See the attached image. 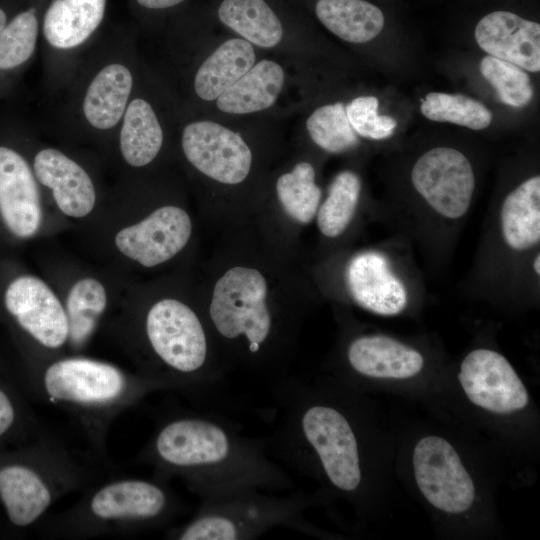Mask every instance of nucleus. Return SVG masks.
Returning a JSON list of instances; mask_svg holds the SVG:
<instances>
[{"mask_svg": "<svg viewBox=\"0 0 540 540\" xmlns=\"http://www.w3.org/2000/svg\"><path fill=\"white\" fill-rule=\"evenodd\" d=\"M159 474L179 476L200 501L252 490H296L287 472L270 457L265 437L244 435L215 413H179L157 427L145 454Z\"/></svg>", "mask_w": 540, "mask_h": 540, "instance_id": "f257e3e1", "label": "nucleus"}, {"mask_svg": "<svg viewBox=\"0 0 540 540\" xmlns=\"http://www.w3.org/2000/svg\"><path fill=\"white\" fill-rule=\"evenodd\" d=\"M151 350L165 369L164 384L212 400L225 382L223 372L210 361L205 328L196 313L181 301L156 302L145 319Z\"/></svg>", "mask_w": 540, "mask_h": 540, "instance_id": "f03ea898", "label": "nucleus"}, {"mask_svg": "<svg viewBox=\"0 0 540 540\" xmlns=\"http://www.w3.org/2000/svg\"><path fill=\"white\" fill-rule=\"evenodd\" d=\"M313 503V496L296 490H252L200 501L194 516L169 535L180 540H249L280 526L303 530L301 513Z\"/></svg>", "mask_w": 540, "mask_h": 540, "instance_id": "7ed1b4c3", "label": "nucleus"}, {"mask_svg": "<svg viewBox=\"0 0 540 540\" xmlns=\"http://www.w3.org/2000/svg\"><path fill=\"white\" fill-rule=\"evenodd\" d=\"M267 283L256 269L234 267L215 284L209 317L216 333L228 343L242 344L253 368H267L264 353L274 330L266 303Z\"/></svg>", "mask_w": 540, "mask_h": 540, "instance_id": "20e7f679", "label": "nucleus"}, {"mask_svg": "<svg viewBox=\"0 0 540 540\" xmlns=\"http://www.w3.org/2000/svg\"><path fill=\"white\" fill-rule=\"evenodd\" d=\"M43 388L53 401L99 410L163 387L149 379L133 382L109 363L75 357L49 365L43 374Z\"/></svg>", "mask_w": 540, "mask_h": 540, "instance_id": "39448f33", "label": "nucleus"}, {"mask_svg": "<svg viewBox=\"0 0 540 540\" xmlns=\"http://www.w3.org/2000/svg\"><path fill=\"white\" fill-rule=\"evenodd\" d=\"M412 463L417 486L433 507L451 514L471 507L475 499L473 480L446 439L435 435L420 439Z\"/></svg>", "mask_w": 540, "mask_h": 540, "instance_id": "423d86ee", "label": "nucleus"}, {"mask_svg": "<svg viewBox=\"0 0 540 540\" xmlns=\"http://www.w3.org/2000/svg\"><path fill=\"white\" fill-rule=\"evenodd\" d=\"M411 181L418 194L440 216L459 219L470 208L475 187L467 157L450 147H436L414 164Z\"/></svg>", "mask_w": 540, "mask_h": 540, "instance_id": "0eeeda50", "label": "nucleus"}, {"mask_svg": "<svg viewBox=\"0 0 540 540\" xmlns=\"http://www.w3.org/2000/svg\"><path fill=\"white\" fill-rule=\"evenodd\" d=\"M178 503L160 482L123 479L99 488L89 500V514L102 522H126L142 527L162 524L177 511Z\"/></svg>", "mask_w": 540, "mask_h": 540, "instance_id": "6e6552de", "label": "nucleus"}, {"mask_svg": "<svg viewBox=\"0 0 540 540\" xmlns=\"http://www.w3.org/2000/svg\"><path fill=\"white\" fill-rule=\"evenodd\" d=\"M458 380L474 405L497 414L523 409L528 391L509 361L490 349H475L463 359Z\"/></svg>", "mask_w": 540, "mask_h": 540, "instance_id": "1a4fd4ad", "label": "nucleus"}, {"mask_svg": "<svg viewBox=\"0 0 540 540\" xmlns=\"http://www.w3.org/2000/svg\"><path fill=\"white\" fill-rule=\"evenodd\" d=\"M182 148L201 173L224 184H238L249 174L252 153L240 134L208 120L189 123Z\"/></svg>", "mask_w": 540, "mask_h": 540, "instance_id": "9d476101", "label": "nucleus"}, {"mask_svg": "<svg viewBox=\"0 0 540 540\" xmlns=\"http://www.w3.org/2000/svg\"><path fill=\"white\" fill-rule=\"evenodd\" d=\"M7 311L39 344L56 349L68 340L66 311L49 286L34 276H20L4 295Z\"/></svg>", "mask_w": 540, "mask_h": 540, "instance_id": "9b49d317", "label": "nucleus"}, {"mask_svg": "<svg viewBox=\"0 0 540 540\" xmlns=\"http://www.w3.org/2000/svg\"><path fill=\"white\" fill-rule=\"evenodd\" d=\"M192 231L189 215L176 206H163L142 221L123 228L115 237L118 250L145 267L174 257L188 242Z\"/></svg>", "mask_w": 540, "mask_h": 540, "instance_id": "f8f14e48", "label": "nucleus"}, {"mask_svg": "<svg viewBox=\"0 0 540 540\" xmlns=\"http://www.w3.org/2000/svg\"><path fill=\"white\" fill-rule=\"evenodd\" d=\"M0 215L10 232L20 238L34 235L42 219L34 175L16 151L0 147Z\"/></svg>", "mask_w": 540, "mask_h": 540, "instance_id": "ddd939ff", "label": "nucleus"}, {"mask_svg": "<svg viewBox=\"0 0 540 540\" xmlns=\"http://www.w3.org/2000/svg\"><path fill=\"white\" fill-rule=\"evenodd\" d=\"M475 39L490 56L530 72L540 70L539 23L509 11H494L480 19Z\"/></svg>", "mask_w": 540, "mask_h": 540, "instance_id": "4468645a", "label": "nucleus"}, {"mask_svg": "<svg viewBox=\"0 0 540 540\" xmlns=\"http://www.w3.org/2000/svg\"><path fill=\"white\" fill-rule=\"evenodd\" d=\"M346 282L353 300L372 313L394 316L407 306L405 285L381 253L369 251L354 256L347 267Z\"/></svg>", "mask_w": 540, "mask_h": 540, "instance_id": "2eb2a0df", "label": "nucleus"}, {"mask_svg": "<svg viewBox=\"0 0 540 540\" xmlns=\"http://www.w3.org/2000/svg\"><path fill=\"white\" fill-rule=\"evenodd\" d=\"M38 181L50 188L58 208L67 216L81 218L94 208L96 193L91 178L62 152L47 148L34 158Z\"/></svg>", "mask_w": 540, "mask_h": 540, "instance_id": "dca6fc26", "label": "nucleus"}, {"mask_svg": "<svg viewBox=\"0 0 540 540\" xmlns=\"http://www.w3.org/2000/svg\"><path fill=\"white\" fill-rule=\"evenodd\" d=\"M346 359L354 373L377 379H407L417 375L424 365L419 351L384 335L353 339Z\"/></svg>", "mask_w": 540, "mask_h": 540, "instance_id": "f3484780", "label": "nucleus"}, {"mask_svg": "<svg viewBox=\"0 0 540 540\" xmlns=\"http://www.w3.org/2000/svg\"><path fill=\"white\" fill-rule=\"evenodd\" d=\"M0 499L10 522L26 527L47 511L53 491L39 471L24 464H10L0 468Z\"/></svg>", "mask_w": 540, "mask_h": 540, "instance_id": "a211bd4d", "label": "nucleus"}, {"mask_svg": "<svg viewBox=\"0 0 540 540\" xmlns=\"http://www.w3.org/2000/svg\"><path fill=\"white\" fill-rule=\"evenodd\" d=\"M285 81L281 65L262 60L253 65L241 78L217 99L218 109L228 114H249L271 107L277 100Z\"/></svg>", "mask_w": 540, "mask_h": 540, "instance_id": "6ab92c4d", "label": "nucleus"}, {"mask_svg": "<svg viewBox=\"0 0 540 540\" xmlns=\"http://www.w3.org/2000/svg\"><path fill=\"white\" fill-rule=\"evenodd\" d=\"M105 6L106 0H54L44 16L46 40L59 49L79 46L101 23Z\"/></svg>", "mask_w": 540, "mask_h": 540, "instance_id": "aec40b11", "label": "nucleus"}, {"mask_svg": "<svg viewBox=\"0 0 540 540\" xmlns=\"http://www.w3.org/2000/svg\"><path fill=\"white\" fill-rule=\"evenodd\" d=\"M501 233L506 245L524 251L540 240V177L533 176L512 190L500 210Z\"/></svg>", "mask_w": 540, "mask_h": 540, "instance_id": "412c9836", "label": "nucleus"}, {"mask_svg": "<svg viewBox=\"0 0 540 540\" xmlns=\"http://www.w3.org/2000/svg\"><path fill=\"white\" fill-rule=\"evenodd\" d=\"M255 58L252 44L245 39L225 41L199 67L196 94L205 101L216 100L254 65Z\"/></svg>", "mask_w": 540, "mask_h": 540, "instance_id": "4be33fe9", "label": "nucleus"}, {"mask_svg": "<svg viewBox=\"0 0 540 540\" xmlns=\"http://www.w3.org/2000/svg\"><path fill=\"white\" fill-rule=\"evenodd\" d=\"M133 84L132 75L121 64L104 67L89 85L83 112L90 125L106 130L115 126L123 116Z\"/></svg>", "mask_w": 540, "mask_h": 540, "instance_id": "5701e85b", "label": "nucleus"}, {"mask_svg": "<svg viewBox=\"0 0 540 540\" xmlns=\"http://www.w3.org/2000/svg\"><path fill=\"white\" fill-rule=\"evenodd\" d=\"M317 18L333 34L351 43H365L383 29L384 16L364 0H318Z\"/></svg>", "mask_w": 540, "mask_h": 540, "instance_id": "b1692460", "label": "nucleus"}, {"mask_svg": "<svg viewBox=\"0 0 540 540\" xmlns=\"http://www.w3.org/2000/svg\"><path fill=\"white\" fill-rule=\"evenodd\" d=\"M220 21L251 44L272 48L283 37V26L264 0H223Z\"/></svg>", "mask_w": 540, "mask_h": 540, "instance_id": "393cba45", "label": "nucleus"}, {"mask_svg": "<svg viewBox=\"0 0 540 540\" xmlns=\"http://www.w3.org/2000/svg\"><path fill=\"white\" fill-rule=\"evenodd\" d=\"M163 131L151 105L134 99L126 108L120 133V150L124 160L134 167L149 164L159 153Z\"/></svg>", "mask_w": 540, "mask_h": 540, "instance_id": "a878e982", "label": "nucleus"}, {"mask_svg": "<svg viewBox=\"0 0 540 540\" xmlns=\"http://www.w3.org/2000/svg\"><path fill=\"white\" fill-rule=\"evenodd\" d=\"M107 305L103 285L93 278L79 280L70 289L66 299L68 341L75 347L82 346L92 335Z\"/></svg>", "mask_w": 540, "mask_h": 540, "instance_id": "bb28decb", "label": "nucleus"}, {"mask_svg": "<svg viewBox=\"0 0 540 540\" xmlns=\"http://www.w3.org/2000/svg\"><path fill=\"white\" fill-rule=\"evenodd\" d=\"M360 191L361 182L354 172L343 171L335 177L318 209L317 225L323 235L334 238L344 232L355 214Z\"/></svg>", "mask_w": 540, "mask_h": 540, "instance_id": "cd10ccee", "label": "nucleus"}, {"mask_svg": "<svg viewBox=\"0 0 540 540\" xmlns=\"http://www.w3.org/2000/svg\"><path fill=\"white\" fill-rule=\"evenodd\" d=\"M278 198L286 213L300 223L310 222L316 215L321 189L315 183V171L308 162L298 163L291 172L276 182Z\"/></svg>", "mask_w": 540, "mask_h": 540, "instance_id": "c85d7f7f", "label": "nucleus"}, {"mask_svg": "<svg viewBox=\"0 0 540 540\" xmlns=\"http://www.w3.org/2000/svg\"><path fill=\"white\" fill-rule=\"evenodd\" d=\"M422 114L429 120L449 122L481 130L492 121L491 111L479 101L462 94L431 92L421 104Z\"/></svg>", "mask_w": 540, "mask_h": 540, "instance_id": "c756f323", "label": "nucleus"}, {"mask_svg": "<svg viewBox=\"0 0 540 540\" xmlns=\"http://www.w3.org/2000/svg\"><path fill=\"white\" fill-rule=\"evenodd\" d=\"M306 127L313 142L329 153H342L359 143L341 102L317 108L308 117Z\"/></svg>", "mask_w": 540, "mask_h": 540, "instance_id": "7c9ffc66", "label": "nucleus"}, {"mask_svg": "<svg viewBox=\"0 0 540 540\" xmlns=\"http://www.w3.org/2000/svg\"><path fill=\"white\" fill-rule=\"evenodd\" d=\"M482 76L494 87L499 99L513 107H523L533 97L528 74L520 67L487 55L480 62Z\"/></svg>", "mask_w": 540, "mask_h": 540, "instance_id": "2f4dec72", "label": "nucleus"}, {"mask_svg": "<svg viewBox=\"0 0 540 540\" xmlns=\"http://www.w3.org/2000/svg\"><path fill=\"white\" fill-rule=\"evenodd\" d=\"M38 23L33 11L18 14L0 32V69L26 62L36 46Z\"/></svg>", "mask_w": 540, "mask_h": 540, "instance_id": "473e14b6", "label": "nucleus"}, {"mask_svg": "<svg viewBox=\"0 0 540 540\" xmlns=\"http://www.w3.org/2000/svg\"><path fill=\"white\" fill-rule=\"evenodd\" d=\"M350 125L362 137L382 140L393 134L397 122L389 116L378 114V99L373 96H360L346 107Z\"/></svg>", "mask_w": 540, "mask_h": 540, "instance_id": "72a5a7b5", "label": "nucleus"}, {"mask_svg": "<svg viewBox=\"0 0 540 540\" xmlns=\"http://www.w3.org/2000/svg\"><path fill=\"white\" fill-rule=\"evenodd\" d=\"M15 417L16 413L12 400L7 393L0 388V437L11 429Z\"/></svg>", "mask_w": 540, "mask_h": 540, "instance_id": "f704fd0d", "label": "nucleus"}, {"mask_svg": "<svg viewBox=\"0 0 540 540\" xmlns=\"http://www.w3.org/2000/svg\"><path fill=\"white\" fill-rule=\"evenodd\" d=\"M183 0H137V2L149 9H163L175 6Z\"/></svg>", "mask_w": 540, "mask_h": 540, "instance_id": "c9c22d12", "label": "nucleus"}, {"mask_svg": "<svg viewBox=\"0 0 540 540\" xmlns=\"http://www.w3.org/2000/svg\"><path fill=\"white\" fill-rule=\"evenodd\" d=\"M533 268H534L535 273L539 275L540 273V255L539 254L534 259Z\"/></svg>", "mask_w": 540, "mask_h": 540, "instance_id": "e433bc0d", "label": "nucleus"}, {"mask_svg": "<svg viewBox=\"0 0 540 540\" xmlns=\"http://www.w3.org/2000/svg\"><path fill=\"white\" fill-rule=\"evenodd\" d=\"M5 23H6V15L4 11L0 8V32L5 27Z\"/></svg>", "mask_w": 540, "mask_h": 540, "instance_id": "4c0bfd02", "label": "nucleus"}]
</instances>
